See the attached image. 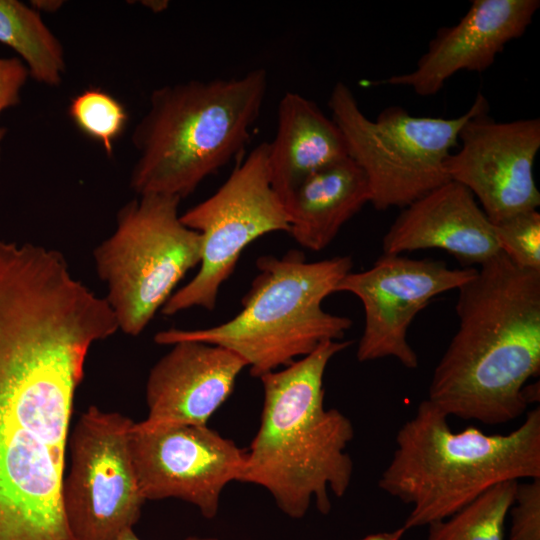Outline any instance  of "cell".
I'll list each match as a JSON object with an SVG mask.
<instances>
[{
	"mask_svg": "<svg viewBox=\"0 0 540 540\" xmlns=\"http://www.w3.org/2000/svg\"><path fill=\"white\" fill-rule=\"evenodd\" d=\"M92 339L0 311V540H76L63 506L69 426Z\"/></svg>",
	"mask_w": 540,
	"mask_h": 540,
	"instance_id": "obj_1",
	"label": "cell"
},
{
	"mask_svg": "<svg viewBox=\"0 0 540 540\" xmlns=\"http://www.w3.org/2000/svg\"><path fill=\"white\" fill-rule=\"evenodd\" d=\"M458 289L459 328L434 369L427 400L446 416L508 423L540 371V271L500 252Z\"/></svg>",
	"mask_w": 540,
	"mask_h": 540,
	"instance_id": "obj_2",
	"label": "cell"
},
{
	"mask_svg": "<svg viewBox=\"0 0 540 540\" xmlns=\"http://www.w3.org/2000/svg\"><path fill=\"white\" fill-rule=\"evenodd\" d=\"M351 341H325L310 354L260 377L264 400L258 431L246 450L240 482L263 487L287 516L300 519L312 503L331 509L353 475L346 451L354 437L350 419L324 407L329 361Z\"/></svg>",
	"mask_w": 540,
	"mask_h": 540,
	"instance_id": "obj_3",
	"label": "cell"
},
{
	"mask_svg": "<svg viewBox=\"0 0 540 540\" xmlns=\"http://www.w3.org/2000/svg\"><path fill=\"white\" fill-rule=\"evenodd\" d=\"M448 416L427 399L397 431L378 485L411 506L405 530L449 518L505 481L540 478V408L507 434L470 426L453 432Z\"/></svg>",
	"mask_w": 540,
	"mask_h": 540,
	"instance_id": "obj_4",
	"label": "cell"
},
{
	"mask_svg": "<svg viewBox=\"0 0 540 540\" xmlns=\"http://www.w3.org/2000/svg\"><path fill=\"white\" fill-rule=\"evenodd\" d=\"M264 68L240 77L189 80L152 91L132 144L130 188L180 199L237 156L250 138L267 91Z\"/></svg>",
	"mask_w": 540,
	"mask_h": 540,
	"instance_id": "obj_5",
	"label": "cell"
},
{
	"mask_svg": "<svg viewBox=\"0 0 540 540\" xmlns=\"http://www.w3.org/2000/svg\"><path fill=\"white\" fill-rule=\"evenodd\" d=\"M258 273L230 320L196 330L168 329L155 334L160 345L199 341L239 355L254 377L279 370L310 354L325 341L342 340L352 321L322 308L352 270L350 256L308 262L291 250L278 258L257 259Z\"/></svg>",
	"mask_w": 540,
	"mask_h": 540,
	"instance_id": "obj_6",
	"label": "cell"
},
{
	"mask_svg": "<svg viewBox=\"0 0 540 540\" xmlns=\"http://www.w3.org/2000/svg\"><path fill=\"white\" fill-rule=\"evenodd\" d=\"M328 105L348 156L366 176L370 203L377 210L404 208L450 181L446 161L458 145L461 128L489 110L488 100L478 93L472 106L456 118L413 116L391 106L371 120L343 82L334 85Z\"/></svg>",
	"mask_w": 540,
	"mask_h": 540,
	"instance_id": "obj_7",
	"label": "cell"
},
{
	"mask_svg": "<svg viewBox=\"0 0 540 540\" xmlns=\"http://www.w3.org/2000/svg\"><path fill=\"white\" fill-rule=\"evenodd\" d=\"M176 196L146 194L126 203L113 234L93 253L119 330L142 333L186 273L200 263V233L185 226Z\"/></svg>",
	"mask_w": 540,
	"mask_h": 540,
	"instance_id": "obj_8",
	"label": "cell"
},
{
	"mask_svg": "<svg viewBox=\"0 0 540 540\" xmlns=\"http://www.w3.org/2000/svg\"><path fill=\"white\" fill-rule=\"evenodd\" d=\"M180 219L201 235L200 267L164 304L161 312L167 316L193 307L215 309L220 287L243 250L265 234L289 232V216L271 184L268 142L257 145L214 194Z\"/></svg>",
	"mask_w": 540,
	"mask_h": 540,
	"instance_id": "obj_9",
	"label": "cell"
},
{
	"mask_svg": "<svg viewBox=\"0 0 540 540\" xmlns=\"http://www.w3.org/2000/svg\"><path fill=\"white\" fill-rule=\"evenodd\" d=\"M134 422L90 406L69 434L63 506L76 540H114L133 529L146 501L130 451Z\"/></svg>",
	"mask_w": 540,
	"mask_h": 540,
	"instance_id": "obj_10",
	"label": "cell"
},
{
	"mask_svg": "<svg viewBox=\"0 0 540 540\" xmlns=\"http://www.w3.org/2000/svg\"><path fill=\"white\" fill-rule=\"evenodd\" d=\"M130 451L145 500L176 498L207 518L216 516L224 488L240 481L246 451L207 425H169L130 431Z\"/></svg>",
	"mask_w": 540,
	"mask_h": 540,
	"instance_id": "obj_11",
	"label": "cell"
},
{
	"mask_svg": "<svg viewBox=\"0 0 540 540\" xmlns=\"http://www.w3.org/2000/svg\"><path fill=\"white\" fill-rule=\"evenodd\" d=\"M476 272L432 259L383 254L368 270L345 275L335 292L355 295L364 308L358 361L393 357L408 369L417 368L418 356L407 339L413 319L435 296L458 290Z\"/></svg>",
	"mask_w": 540,
	"mask_h": 540,
	"instance_id": "obj_12",
	"label": "cell"
},
{
	"mask_svg": "<svg viewBox=\"0 0 540 540\" xmlns=\"http://www.w3.org/2000/svg\"><path fill=\"white\" fill-rule=\"evenodd\" d=\"M459 140L460 148L446 161L447 174L479 200L492 224L540 205L533 177L539 118L496 122L481 113L464 124Z\"/></svg>",
	"mask_w": 540,
	"mask_h": 540,
	"instance_id": "obj_13",
	"label": "cell"
},
{
	"mask_svg": "<svg viewBox=\"0 0 540 540\" xmlns=\"http://www.w3.org/2000/svg\"><path fill=\"white\" fill-rule=\"evenodd\" d=\"M539 7V0H473L457 24L438 29L413 71L380 83L435 95L459 71L488 69L509 41L523 35Z\"/></svg>",
	"mask_w": 540,
	"mask_h": 540,
	"instance_id": "obj_14",
	"label": "cell"
},
{
	"mask_svg": "<svg viewBox=\"0 0 540 540\" xmlns=\"http://www.w3.org/2000/svg\"><path fill=\"white\" fill-rule=\"evenodd\" d=\"M151 368L146 383V428L207 425L233 392L246 362L234 352L199 341H180Z\"/></svg>",
	"mask_w": 540,
	"mask_h": 540,
	"instance_id": "obj_15",
	"label": "cell"
},
{
	"mask_svg": "<svg viewBox=\"0 0 540 540\" xmlns=\"http://www.w3.org/2000/svg\"><path fill=\"white\" fill-rule=\"evenodd\" d=\"M402 209L383 237V254L438 248L464 264L482 265L501 252L493 224L473 194L455 181Z\"/></svg>",
	"mask_w": 540,
	"mask_h": 540,
	"instance_id": "obj_16",
	"label": "cell"
},
{
	"mask_svg": "<svg viewBox=\"0 0 540 540\" xmlns=\"http://www.w3.org/2000/svg\"><path fill=\"white\" fill-rule=\"evenodd\" d=\"M349 157L337 124L312 100L286 92L277 112V129L268 143L271 184L281 201L313 172Z\"/></svg>",
	"mask_w": 540,
	"mask_h": 540,
	"instance_id": "obj_17",
	"label": "cell"
},
{
	"mask_svg": "<svg viewBox=\"0 0 540 540\" xmlns=\"http://www.w3.org/2000/svg\"><path fill=\"white\" fill-rule=\"evenodd\" d=\"M368 202L366 176L347 157L307 176L283 200L290 220L288 233L302 247L322 250Z\"/></svg>",
	"mask_w": 540,
	"mask_h": 540,
	"instance_id": "obj_18",
	"label": "cell"
},
{
	"mask_svg": "<svg viewBox=\"0 0 540 540\" xmlns=\"http://www.w3.org/2000/svg\"><path fill=\"white\" fill-rule=\"evenodd\" d=\"M0 43L19 55L35 81L61 85L66 70L63 46L31 5L0 0Z\"/></svg>",
	"mask_w": 540,
	"mask_h": 540,
	"instance_id": "obj_19",
	"label": "cell"
},
{
	"mask_svg": "<svg viewBox=\"0 0 540 540\" xmlns=\"http://www.w3.org/2000/svg\"><path fill=\"white\" fill-rule=\"evenodd\" d=\"M518 483L496 484L449 518L430 524L428 540H504Z\"/></svg>",
	"mask_w": 540,
	"mask_h": 540,
	"instance_id": "obj_20",
	"label": "cell"
},
{
	"mask_svg": "<svg viewBox=\"0 0 540 540\" xmlns=\"http://www.w3.org/2000/svg\"><path fill=\"white\" fill-rule=\"evenodd\" d=\"M68 114L83 134L102 145L108 157L113 155L114 141L128 122L127 110L118 99L100 88H89L71 99Z\"/></svg>",
	"mask_w": 540,
	"mask_h": 540,
	"instance_id": "obj_21",
	"label": "cell"
},
{
	"mask_svg": "<svg viewBox=\"0 0 540 540\" xmlns=\"http://www.w3.org/2000/svg\"><path fill=\"white\" fill-rule=\"evenodd\" d=\"M493 226L502 253L519 267L540 271V214L536 209Z\"/></svg>",
	"mask_w": 540,
	"mask_h": 540,
	"instance_id": "obj_22",
	"label": "cell"
},
{
	"mask_svg": "<svg viewBox=\"0 0 540 540\" xmlns=\"http://www.w3.org/2000/svg\"><path fill=\"white\" fill-rule=\"evenodd\" d=\"M509 540H540V478L518 483Z\"/></svg>",
	"mask_w": 540,
	"mask_h": 540,
	"instance_id": "obj_23",
	"label": "cell"
},
{
	"mask_svg": "<svg viewBox=\"0 0 540 540\" xmlns=\"http://www.w3.org/2000/svg\"><path fill=\"white\" fill-rule=\"evenodd\" d=\"M29 77L28 68L19 57H0V114L20 103L21 91ZM5 134L6 129L0 127V151Z\"/></svg>",
	"mask_w": 540,
	"mask_h": 540,
	"instance_id": "obj_24",
	"label": "cell"
},
{
	"mask_svg": "<svg viewBox=\"0 0 540 540\" xmlns=\"http://www.w3.org/2000/svg\"><path fill=\"white\" fill-rule=\"evenodd\" d=\"M63 1L59 0H35L31 1V6L38 12L52 13L56 12L63 5Z\"/></svg>",
	"mask_w": 540,
	"mask_h": 540,
	"instance_id": "obj_25",
	"label": "cell"
},
{
	"mask_svg": "<svg viewBox=\"0 0 540 540\" xmlns=\"http://www.w3.org/2000/svg\"><path fill=\"white\" fill-rule=\"evenodd\" d=\"M405 531V528L402 526L401 528H398L392 532H382L368 535L361 540H400Z\"/></svg>",
	"mask_w": 540,
	"mask_h": 540,
	"instance_id": "obj_26",
	"label": "cell"
},
{
	"mask_svg": "<svg viewBox=\"0 0 540 540\" xmlns=\"http://www.w3.org/2000/svg\"><path fill=\"white\" fill-rule=\"evenodd\" d=\"M114 540H141L134 533L133 529H128L118 535ZM185 540H218L214 537H188Z\"/></svg>",
	"mask_w": 540,
	"mask_h": 540,
	"instance_id": "obj_27",
	"label": "cell"
},
{
	"mask_svg": "<svg viewBox=\"0 0 540 540\" xmlns=\"http://www.w3.org/2000/svg\"><path fill=\"white\" fill-rule=\"evenodd\" d=\"M142 3L154 12L162 11L168 6L167 1H143Z\"/></svg>",
	"mask_w": 540,
	"mask_h": 540,
	"instance_id": "obj_28",
	"label": "cell"
}]
</instances>
